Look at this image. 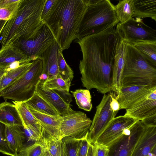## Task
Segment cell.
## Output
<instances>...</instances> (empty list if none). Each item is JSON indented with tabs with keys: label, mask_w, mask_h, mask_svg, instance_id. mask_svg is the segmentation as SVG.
I'll list each match as a JSON object with an SVG mask.
<instances>
[{
	"label": "cell",
	"mask_w": 156,
	"mask_h": 156,
	"mask_svg": "<svg viewBox=\"0 0 156 156\" xmlns=\"http://www.w3.org/2000/svg\"><path fill=\"white\" fill-rule=\"evenodd\" d=\"M156 86H122L116 98L120 105V109H126L133 104L148 94Z\"/></svg>",
	"instance_id": "14"
},
{
	"label": "cell",
	"mask_w": 156,
	"mask_h": 156,
	"mask_svg": "<svg viewBox=\"0 0 156 156\" xmlns=\"http://www.w3.org/2000/svg\"><path fill=\"white\" fill-rule=\"evenodd\" d=\"M134 0H120L115 6L119 23H123L132 17Z\"/></svg>",
	"instance_id": "28"
},
{
	"label": "cell",
	"mask_w": 156,
	"mask_h": 156,
	"mask_svg": "<svg viewBox=\"0 0 156 156\" xmlns=\"http://www.w3.org/2000/svg\"><path fill=\"white\" fill-rule=\"evenodd\" d=\"M36 91L55 109L60 116L67 113L71 108L70 104L55 90L43 86L41 80L37 85Z\"/></svg>",
	"instance_id": "17"
},
{
	"label": "cell",
	"mask_w": 156,
	"mask_h": 156,
	"mask_svg": "<svg viewBox=\"0 0 156 156\" xmlns=\"http://www.w3.org/2000/svg\"><path fill=\"white\" fill-rule=\"evenodd\" d=\"M0 122L7 126H23L21 118L15 105L5 101L0 104Z\"/></svg>",
	"instance_id": "22"
},
{
	"label": "cell",
	"mask_w": 156,
	"mask_h": 156,
	"mask_svg": "<svg viewBox=\"0 0 156 156\" xmlns=\"http://www.w3.org/2000/svg\"><path fill=\"white\" fill-rule=\"evenodd\" d=\"M82 139L68 136L63 137L62 139V156H76Z\"/></svg>",
	"instance_id": "31"
},
{
	"label": "cell",
	"mask_w": 156,
	"mask_h": 156,
	"mask_svg": "<svg viewBox=\"0 0 156 156\" xmlns=\"http://www.w3.org/2000/svg\"><path fill=\"white\" fill-rule=\"evenodd\" d=\"M12 102L17 108L21 118L23 126H30L42 131L43 128L38 121L32 114L25 102Z\"/></svg>",
	"instance_id": "25"
},
{
	"label": "cell",
	"mask_w": 156,
	"mask_h": 156,
	"mask_svg": "<svg viewBox=\"0 0 156 156\" xmlns=\"http://www.w3.org/2000/svg\"><path fill=\"white\" fill-rule=\"evenodd\" d=\"M119 22L115 5L109 0H89L76 39L99 33Z\"/></svg>",
	"instance_id": "4"
},
{
	"label": "cell",
	"mask_w": 156,
	"mask_h": 156,
	"mask_svg": "<svg viewBox=\"0 0 156 156\" xmlns=\"http://www.w3.org/2000/svg\"><path fill=\"white\" fill-rule=\"evenodd\" d=\"M7 21L0 20V35H1L2 30Z\"/></svg>",
	"instance_id": "44"
},
{
	"label": "cell",
	"mask_w": 156,
	"mask_h": 156,
	"mask_svg": "<svg viewBox=\"0 0 156 156\" xmlns=\"http://www.w3.org/2000/svg\"><path fill=\"white\" fill-rule=\"evenodd\" d=\"M58 74L70 85L73 78V72L66 63L63 55L62 51L59 48L58 51Z\"/></svg>",
	"instance_id": "32"
},
{
	"label": "cell",
	"mask_w": 156,
	"mask_h": 156,
	"mask_svg": "<svg viewBox=\"0 0 156 156\" xmlns=\"http://www.w3.org/2000/svg\"><path fill=\"white\" fill-rule=\"evenodd\" d=\"M56 0H46L41 16V20L44 23L46 21Z\"/></svg>",
	"instance_id": "38"
},
{
	"label": "cell",
	"mask_w": 156,
	"mask_h": 156,
	"mask_svg": "<svg viewBox=\"0 0 156 156\" xmlns=\"http://www.w3.org/2000/svg\"><path fill=\"white\" fill-rule=\"evenodd\" d=\"M23 126H6V140L9 147L15 156L24 145L25 138Z\"/></svg>",
	"instance_id": "21"
},
{
	"label": "cell",
	"mask_w": 156,
	"mask_h": 156,
	"mask_svg": "<svg viewBox=\"0 0 156 156\" xmlns=\"http://www.w3.org/2000/svg\"><path fill=\"white\" fill-rule=\"evenodd\" d=\"M55 42L50 30L44 23L32 38L27 40H18L10 46L25 55L33 61L39 59L43 53Z\"/></svg>",
	"instance_id": "7"
},
{
	"label": "cell",
	"mask_w": 156,
	"mask_h": 156,
	"mask_svg": "<svg viewBox=\"0 0 156 156\" xmlns=\"http://www.w3.org/2000/svg\"><path fill=\"white\" fill-rule=\"evenodd\" d=\"M87 136L82 139L76 156H87L90 143L87 139Z\"/></svg>",
	"instance_id": "40"
},
{
	"label": "cell",
	"mask_w": 156,
	"mask_h": 156,
	"mask_svg": "<svg viewBox=\"0 0 156 156\" xmlns=\"http://www.w3.org/2000/svg\"><path fill=\"white\" fill-rule=\"evenodd\" d=\"M156 86V69L132 44L127 43L121 87Z\"/></svg>",
	"instance_id": "5"
},
{
	"label": "cell",
	"mask_w": 156,
	"mask_h": 156,
	"mask_svg": "<svg viewBox=\"0 0 156 156\" xmlns=\"http://www.w3.org/2000/svg\"><path fill=\"white\" fill-rule=\"evenodd\" d=\"M31 61L30 58L11 46L0 50L1 68L6 69L14 63H19L22 65Z\"/></svg>",
	"instance_id": "20"
},
{
	"label": "cell",
	"mask_w": 156,
	"mask_h": 156,
	"mask_svg": "<svg viewBox=\"0 0 156 156\" xmlns=\"http://www.w3.org/2000/svg\"><path fill=\"white\" fill-rule=\"evenodd\" d=\"M70 92L75 98L79 108L88 112L91 110L92 105L89 90L78 89L74 91H70Z\"/></svg>",
	"instance_id": "29"
},
{
	"label": "cell",
	"mask_w": 156,
	"mask_h": 156,
	"mask_svg": "<svg viewBox=\"0 0 156 156\" xmlns=\"http://www.w3.org/2000/svg\"><path fill=\"white\" fill-rule=\"evenodd\" d=\"M16 156H45L40 137L34 144L24 146Z\"/></svg>",
	"instance_id": "34"
},
{
	"label": "cell",
	"mask_w": 156,
	"mask_h": 156,
	"mask_svg": "<svg viewBox=\"0 0 156 156\" xmlns=\"http://www.w3.org/2000/svg\"><path fill=\"white\" fill-rule=\"evenodd\" d=\"M152 66L156 68V41H143L133 45Z\"/></svg>",
	"instance_id": "27"
},
{
	"label": "cell",
	"mask_w": 156,
	"mask_h": 156,
	"mask_svg": "<svg viewBox=\"0 0 156 156\" xmlns=\"http://www.w3.org/2000/svg\"><path fill=\"white\" fill-rule=\"evenodd\" d=\"M144 125L131 156H147L156 147V126Z\"/></svg>",
	"instance_id": "16"
},
{
	"label": "cell",
	"mask_w": 156,
	"mask_h": 156,
	"mask_svg": "<svg viewBox=\"0 0 156 156\" xmlns=\"http://www.w3.org/2000/svg\"><path fill=\"white\" fill-rule=\"evenodd\" d=\"M41 135L46 147L51 154L54 156H62V139L48 134L43 129Z\"/></svg>",
	"instance_id": "30"
},
{
	"label": "cell",
	"mask_w": 156,
	"mask_h": 156,
	"mask_svg": "<svg viewBox=\"0 0 156 156\" xmlns=\"http://www.w3.org/2000/svg\"><path fill=\"white\" fill-rule=\"evenodd\" d=\"M32 62L27 72L0 92V97L5 101L11 100L16 102H25L33 96L41 80L39 76L42 72L43 65L40 59Z\"/></svg>",
	"instance_id": "6"
},
{
	"label": "cell",
	"mask_w": 156,
	"mask_h": 156,
	"mask_svg": "<svg viewBox=\"0 0 156 156\" xmlns=\"http://www.w3.org/2000/svg\"><path fill=\"white\" fill-rule=\"evenodd\" d=\"M58 119L59 130L62 138L68 136L79 139L87 135L92 122L84 113L71 108Z\"/></svg>",
	"instance_id": "9"
},
{
	"label": "cell",
	"mask_w": 156,
	"mask_h": 156,
	"mask_svg": "<svg viewBox=\"0 0 156 156\" xmlns=\"http://www.w3.org/2000/svg\"><path fill=\"white\" fill-rule=\"evenodd\" d=\"M126 42L121 38L115 51L112 67L113 91L117 94L121 88V78L127 49Z\"/></svg>",
	"instance_id": "15"
},
{
	"label": "cell",
	"mask_w": 156,
	"mask_h": 156,
	"mask_svg": "<svg viewBox=\"0 0 156 156\" xmlns=\"http://www.w3.org/2000/svg\"><path fill=\"white\" fill-rule=\"evenodd\" d=\"M89 0H56L45 23L52 33L59 49H67L76 39Z\"/></svg>",
	"instance_id": "2"
},
{
	"label": "cell",
	"mask_w": 156,
	"mask_h": 156,
	"mask_svg": "<svg viewBox=\"0 0 156 156\" xmlns=\"http://www.w3.org/2000/svg\"><path fill=\"white\" fill-rule=\"evenodd\" d=\"M23 129L25 139L27 138L28 141L35 142L39 139L42 131H40L30 125L23 126Z\"/></svg>",
	"instance_id": "37"
},
{
	"label": "cell",
	"mask_w": 156,
	"mask_h": 156,
	"mask_svg": "<svg viewBox=\"0 0 156 156\" xmlns=\"http://www.w3.org/2000/svg\"><path fill=\"white\" fill-rule=\"evenodd\" d=\"M92 144L94 146V156H108V147L95 143Z\"/></svg>",
	"instance_id": "39"
},
{
	"label": "cell",
	"mask_w": 156,
	"mask_h": 156,
	"mask_svg": "<svg viewBox=\"0 0 156 156\" xmlns=\"http://www.w3.org/2000/svg\"><path fill=\"white\" fill-rule=\"evenodd\" d=\"M28 107L32 114L38 121L47 133L58 138H62L59 130L58 117L44 114L29 106Z\"/></svg>",
	"instance_id": "19"
},
{
	"label": "cell",
	"mask_w": 156,
	"mask_h": 156,
	"mask_svg": "<svg viewBox=\"0 0 156 156\" xmlns=\"http://www.w3.org/2000/svg\"><path fill=\"white\" fill-rule=\"evenodd\" d=\"M137 120L124 115L115 117L94 143L108 147Z\"/></svg>",
	"instance_id": "12"
},
{
	"label": "cell",
	"mask_w": 156,
	"mask_h": 156,
	"mask_svg": "<svg viewBox=\"0 0 156 156\" xmlns=\"http://www.w3.org/2000/svg\"><path fill=\"white\" fill-rule=\"evenodd\" d=\"M43 86L52 90L61 91H69L70 85L58 74L49 77L44 81L41 80Z\"/></svg>",
	"instance_id": "33"
},
{
	"label": "cell",
	"mask_w": 156,
	"mask_h": 156,
	"mask_svg": "<svg viewBox=\"0 0 156 156\" xmlns=\"http://www.w3.org/2000/svg\"><path fill=\"white\" fill-rule=\"evenodd\" d=\"M145 125L137 120L108 147V156H131L144 129Z\"/></svg>",
	"instance_id": "11"
},
{
	"label": "cell",
	"mask_w": 156,
	"mask_h": 156,
	"mask_svg": "<svg viewBox=\"0 0 156 156\" xmlns=\"http://www.w3.org/2000/svg\"><path fill=\"white\" fill-rule=\"evenodd\" d=\"M48 78V76L45 73H41L39 76V79L41 80L44 81Z\"/></svg>",
	"instance_id": "45"
},
{
	"label": "cell",
	"mask_w": 156,
	"mask_h": 156,
	"mask_svg": "<svg viewBox=\"0 0 156 156\" xmlns=\"http://www.w3.org/2000/svg\"><path fill=\"white\" fill-rule=\"evenodd\" d=\"M124 115L141 121L156 116V87L126 109Z\"/></svg>",
	"instance_id": "13"
},
{
	"label": "cell",
	"mask_w": 156,
	"mask_h": 156,
	"mask_svg": "<svg viewBox=\"0 0 156 156\" xmlns=\"http://www.w3.org/2000/svg\"><path fill=\"white\" fill-rule=\"evenodd\" d=\"M94 146L89 143L87 156H94Z\"/></svg>",
	"instance_id": "42"
},
{
	"label": "cell",
	"mask_w": 156,
	"mask_h": 156,
	"mask_svg": "<svg viewBox=\"0 0 156 156\" xmlns=\"http://www.w3.org/2000/svg\"><path fill=\"white\" fill-rule=\"evenodd\" d=\"M32 62L22 65L19 67L7 70L3 76L0 84V92L13 83L31 67Z\"/></svg>",
	"instance_id": "26"
},
{
	"label": "cell",
	"mask_w": 156,
	"mask_h": 156,
	"mask_svg": "<svg viewBox=\"0 0 156 156\" xmlns=\"http://www.w3.org/2000/svg\"><path fill=\"white\" fill-rule=\"evenodd\" d=\"M120 39L114 27L76 41L82 54L81 80L87 89L95 88L104 94L113 91L112 67Z\"/></svg>",
	"instance_id": "1"
},
{
	"label": "cell",
	"mask_w": 156,
	"mask_h": 156,
	"mask_svg": "<svg viewBox=\"0 0 156 156\" xmlns=\"http://www.w3.org/2000/svg\"><path fill=\"white\" fill-rule=\"evenodd\" d=\"M7 71L5 68L0 67V84L2 77Z\"/></svg>",
	"instance_id": "43"
},
{
	"label": "cell",
	"mask_w": 156,
	"mask_h": 156,
	"mask_svg": "<svg viewBox=\"0 0 156 156\" xmlns=\"http://www.w3.org/2000/svg\"><path fill=\"white\" fill-rule=\"evenodd\" d=\"M25 102L28 106L41 113L57 117L60 116L55 109L36 91Z\"/></svg>",
	"instance_id": "24"
},
{
	"label": "cell",
	"mask_w": 156,
	"mask_h": 156,
	"mask_svg": "<svg viewBox=\"0 0 156 156\" xmlns=\"http://www.w3.org/2000/svg\"><path fill=\"white\" fill-rule=\"evenodd\" d=\"M6 125L0 122V152L10 156L15 155L8 146L5 136Z\"/></svg>",
	"instance_id": "36"
},
{
	"label": "cell",
	"mask_w": 156,
	"mask_h": 156,
	"mask_svg": "<svg viewBox=\"0 0 156 156\" xmlns=\"http://www.w3.org/2000/svg\"><path fill=\"white\" fill-rule=\"evenodd\" d=\"M149 17L156 21V0H134L132 17Z\"/></svg>",
	"instance_id": "23"
},
{
	"label": "cell",
	"mask_w": 156,
	"mask_h": 156,
	"mask_svg": "<svg viewBox=\"0 0 156 156\" xmlns=\"http://www.w3.org/2000/svg\"><path fill=\"white\" fill-rule=\"evenodd\" d=\"M46 0H21L16 10L1 34V49L19 39L27 40L35 36L44 23L41 16Z\"/></svg>",
	"instance_id": "3"
},
{
	"label": "cell",
	"mask_w": 156,
	"mask_h": 156,
	"mask_svg": "<svg viewBox=\"0 0 156 156\" xmlns=\"http://www.w3.org/2000/svg\"><path fill=\"white\" fill-rule=\"evenodd\" d=\"M113 92L104 94L92 121L87 136L89 142L94 143L99 136L115 118L118 112L114 110L111 105Z\"/></svg>",
	"instance_id": "10"
},
{
	"label": "cell",
	"mask_w": 156,
	"mask_h": 156,
	"mask_svg": "<svg viewBox=\"0 0 156 156\" xmlns=\"http://www.w3.org/2000/svg\"><path fill=\"white\" fill-rule=\"evenodd\" d=\"M20 0H13L0 7V20L8 21L9 20L17 9Z\"/></svg>",
	"instance_id": "35"
},
{
	"label": "cell",
	"mask_w": 156,
	"mask_h": 156,
	"mask_svg": "<svg viewBox=\"0 0 156 156\" xmlns=\"http://www.w3.org/2000/svg\"><path fill=\"white\" fill-rule=\"evenodd\" d=\"M59 48L56 41L49 47L39 58L42 61V73L46 74L48 78L58 74V51Z\"/></svg>",
	"instance_id": "18"
},
{
	"label": "cell",
	"mask_w": 156,
	"mask_h": 156,
	"mask_svg": "<svg viewBox=\"0 0 156 156\" xmlns=\"http://www.w3.org/2000/svg\"><path fill=\"white\" fill-rule=\"evenodd\" d=\"M40 139L43 147L45 156H54L51 154L48 149L41 137V136Z\"/></svg>",
	"instance_id": "41"
},
{
	"label": "cell",
	"mask_w": 156,
	"mask_h": 156,
	"mask_svg": "<svg viewBox=\"0 0 156 156\" xmlns=\"http://www.w3.org/2000/svg\"><path fill=\"white\" fill-rule=\"evenodd\" d=\"M116 30L120 38L132 45L143 41H156V30L145 24L143 19L132 17L117 24Z\"/></svg>",
	"instance_id": "8"
}]
</instances>
